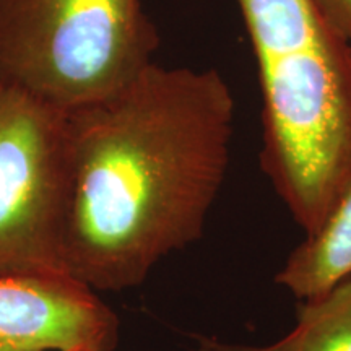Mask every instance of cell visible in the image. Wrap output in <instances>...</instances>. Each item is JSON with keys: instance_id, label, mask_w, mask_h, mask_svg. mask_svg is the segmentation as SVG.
Instances as JSON below:
<instances>
[{"instance_id": "7a4b0ae2", "label": "cell", "mask_w": 351, "mask_h": 351, "mask_svg": "<svg viewBox=\"0 0 351 351\" xmlns=\"http://www.w3.org/2000/svg\"><path fill=\"white\" fill-rule=\"evenodd\" d=\"M262 90L263 173L306 236L351 181V44L317 0H238Z\"/></svg>"}, {"instance_id": "5b68a950", "label": "cell", "mask_w": 351, "mask_h": 351, "mask_svg": "<svg viewBox=\"0 0 351 351\" xmlns=\"http://www.w3.org/2000/svg\"><path fill=\"white\" fill-rule=\"evenodd\" d=\"M121 322L67 274L0 278V351H116Z\"/></svg>"}, {"instance_id": "8992f818", "label": "cell", "mask_w": 351, "mask_h": 351, "mask_svg": "<svg viewBox=\"0 0 351 351\" xmlns=\"http://www.w3.org/2000/svg\"><path fill=\"white\" fill-rule=\"evenodd\" d=\"M346 278H351V181L319 230L289 254L275 283L302 301Z\"/></svg>"}, {"instance_id": "52a82bcc", "label": "cell", "mask_w": 351, "mask_h": 351, "mask_svg": "<svg viewBox=\"0 0 351 351\" xmlns=\"http://www.w3.org/2000/svg\"><path fill=\"white\" fill-rule=\"evenodd\" d=\"M200 351H351V278L300 301L295 326L267 345L199 339Z\"/></svg>"}, {"instance_id": "3957f363", "label": "cell", "mask_w": 351, "mask_h": 351, "mask_svg": "<svg viewBox=\"0 0 351 351\" xmlns=\"http://www.w3.org/2000/svg\"><path fill=\"white\" fill-rule=\"evenodd\" d=\"M156 46L143 0H0V82L59 111L116 93Z\"/></svg>"}, {"instance_id": "ba28073f", "label": "cell", "mask_w": 351, "mask_h": 351, "mask_svg": "<svg viewBox=\"0 0 351 351\" xmlns=\"http://www.w3.org/2000/svg\"><path fill=\"white\" fill-rule=\"evenodd\" d=\"M332 28L351 44V0H317Z\"/></svg>"}, {"instance_id": "6da1fadb", "label": "cell", "mask_w": 351, "mask_h": 351, "mask_svg": "<svg viewBox=\"0 0 351 351\" xmlns=\"http://www.w3.org/2000/svg\"><path fill=\"white\" fill-rule=\"evenodd\" d=\"M234 114L215 69L155 62L65 112L64 270L96 293L124 291L197 243L225 184Z\"/></svg>"}, {"instance_id": "277c9868", "label": "cell", "mask_w": 351, "mask_h": 351, "mask_svg": "<svg viewBox=\"0 0 351 351\" xmlns=\"http://www.w3.org/2000/svg\"><path fill=\"white\" fill-rule=\"evenodd\" d=\"M65 207V112L0 82V278L67 274Z\"/></svg>"}]
</instances>
